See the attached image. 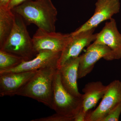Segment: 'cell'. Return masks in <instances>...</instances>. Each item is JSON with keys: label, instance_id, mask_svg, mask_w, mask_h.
<instances>
[{"label": "cell", "instance_id": "cell-6", "mask_svg": "<svg viewBox=\"0 0 121 121\" xmlns=\"http://www.w3.org/2000/svg\"><path fill=\"white\" fill-rule=\"evenodd\" d=\"M71 37L70 33L47 31L38 28L32 38L34 50L37 54L43 51L62 52Z\"/></svg>", "mask_w": 121, "mask_h": 121}, {"label": "cell", "instance_id": "cell-21", "mask_svg": "<svg viewBox=\"0 0 121 121\" xmlns=\"http://www.w3.org/2000/svg\"><path fill=\"white\" fill-rule=\"evenodd\" d=\"M11 0H0V7L8 8Z\"/></svg>", "mask_w": 121, "mask_h": 121}, {"label": "cell", "instance_id": "cell-5", "mask_svg": "<svg viewBox=\"0 0 121 121\" xmlns=\"http://www.w3.org/2000/svg\"><path fill=\"white\" fill-rule=\"evenodd\" d=\"M114 60L112 52L105 44L95 41L90 44L86 52L79 56L78 78L86 77L93 70L96 63L100 59Z\"/></svg>", "mask_w": 121, "mask_h": 121}, {"label": "cell", "instance_id": "cell-17", "mask_svg": "<svg viewBox=\"0 0 121 121\" xmlns=\"http://www.w3.org/2000/svg\"><path fill=\"white\" fill-rule=\"evenodd\" d=\"M121 114V102L113 108L101 121H118Z\"/></svg>", "mask_w": 121, "mask_h": 121}, {"label": "cell", "instance_id": "cell-10", "mask_svg": "<svg viewBox=\"0 0 121 121\" xmlns=\"http://www.w3.org/2000/svg\"><path fill=\"white\" fill-rule=\"evenodd\" d=\"M95 28L83 31L76 35H71L72 37L64 50L61 52L58 64V69L69 59L79 56L85 47L89 46L95 41L96 33Z\"/></svg>", "mask_w": 121, "mask_h": 121}, {"label": "cell", "instance_id": "cell-18", "mask_svg": "<svg viewBox=\"0 0 121 121\" xmlns=\"http://www.w3.org/2000/svg\"><path fill=\"white\" fill-rule=\"evenodd\" d=\"M31 121H73V120L69 118L56 113L51 116L33 119Z\"/></svg>", "mask_w": 121, "mask_h": 121}, {"label": "cell", "instance_id": "cell-16", "mask_svg": "<svg viewBox=\"0 0 121 121\" xmlns=\"http://www.w3.org/2000/svg\"><path fill=\"white\" fill-rule=\"evenodd\" d=\"M24 61L25 60L20 56L0 50V71L16 67Z\"/></svg>", "mask_w": 121, "mask_h": 121}, {"label": "cell", "instance_id": "cell-14", "mask_svg": "<svg viewBox=\"0 0 121 121\" xmlns=\"http://www.w3.org/2000/svg\"><path fill=\"white\" fill-rule=\"evenodd\" d=\"M107 89L100 81L91 82L87 83L82 89L84 93L82 95V110L87 113L89 111L95 107L101 98H102Z\"/></svg>", "mask_w": 121, "mask_h": 121}, {"label": "cell", "instance_id": "cell-3", "mask_svg": "<svg viewBox=\"0 0 121 121\" xmlns=\"http://www.w3.org/2000/svg\"><path fill=\"white\" fill-rule=\"evenodd\" d=\"M15 14L13 29L0 50L20 56L25 61L31 60L37 55L34 50L32 38L30 37L27 25L23 18L20 15Z\"/></svg>", "mask_w": 121, "mask_h": 121}, {"label": "cell", "instance_id": "cell-12", "mask_svg": "<svg viewBox=\"0 0 121 121\" xmlns=\"http://www.w3.org/2000/svg\"><path fill=\"white\" fill-rule=\"evenodd\" d=\"M94 41L109 47L112 52L115 60L121 59V34L113 18L106 23L101 31L96 33Z\"/></svg>", "mask_w": 121, "mask_h": 121}, {"label": "cell", "instance_id": "cell-7", "mask_svg": "<svg viewBox=\"0 0 121 121\" xmlns=\"http://www.w3.org/2000/svg\"><path fill=\"white\" fill-rule=\"evenodd\" d=\"M95 6L92 17L71 35H73L83 31L95 28L102 22L110 20L113 15L119 12L121 3L120 0H97Z\"/></svg>", "mask_w": 121, "mask_h": 121}, {"label": "cell", "instance_id": "cell-11", "mask_svg": "<svg viewBox=\"0 0 121 121\" xmlns=\"http://www.w3.org/2000/svg\"><path fill=\"white\" fill-rule=\"evenodd\" d=\"M37 71L0 74V97L17 95Z\"/></svg>", "mask_w": 121, "mask_h": 121}, {"label": "cell", "instance_id": "cell-20", "mask_svg": "<svg viewBox=\"0 0 121 121\" xmlns=\"http://www.w3.org/2000/svg\"><path fill=\"white\" fill-rule=\"evenodd\" d=\"M27 0H11L9 4L8 8L12 9L15 7Z\"/></svg>", "mask_w": 121, "mask_h": 121}, {"label": "cell", "instance_id": "cell-4", "mask_svg": "<svg viewBox=\"0 0 121 121\" xmlns=\"http://www.w3.org/2000/svg\"><path fill=\"white\" fill-rule=\"evenodd\" d=\"M82 98L74 96L65 89L58 69L53 83L52 109L74 121L76 116L82 110Z\"/></svg>", "mask_w": 121, "mask_h": 121}, {"label": "cell", "instance_id": "cell-19", "mask_svg": "<svg viewBox=\"0 0 121 121\" xmlns=\"http://www.w3.org/2000/svg\"><path fill=\"white\" fill-rule=\"evenodd\" d=\"M87 114L81 110L76 116L74 119V121H86Z\"/></svg>", "mask_w": 121, "mask_h": 121}, {"label": "cell", "instance_id": "cell-13", "mask_svg": "<svg viewBox=\"0 0 121 121\" xmlns=\"http://www.w3.org/2000/svg\"><path fill=\"white\" fill-rule=\"evenodd\" d=\"M79 56L67 60L58 69L61 82L67 91L74 96L82 98L79 91L78 85Z\"/></svg>", "mask_w": 121, "mask_h": 121}, {"label": "cell", "instance_id": "cell-1", "mask_svg": "<svg viewBox=\"0 0 121 121\" xmlns=\"http://www.w3.org/2000/svg\"><path fill=\"white\" fill-rule=\"evenodd\" d=\"M11 10L27 25L33 24L42 30L56 31L58 11L51 0H28Z\"/></svg>", "mask_w": 121, "mask_h": 121}, {"label": "cell", "instance_id": "cell-9", "mask_svg": "<svg viewBox=\"0 0 121 121\" xmlns=\"http://www.w3.org/2000/svg\"><path fill=\"white\" fill-rule=\"evenodd\" d=\"M61 53L49 51H42L32 59L24 61L17 66L12 69L0 71V74L36 71L47 67L58 68V62Z\"/></svg>", "mask_w": 121, "mask_h": 121}, {"label": "cell", "instance_id": "cell-2", "mask_svg": "<svg viewBox=\"0 0 121 121\" xmlns=\"http://www.w3.org/2000/svg\"><path fill=\"white\" fill-rule=\"evenodd\" d=\"M57 70L47 67L38 70L17 95L35 99L52 109L53 83Z\"/></svg>", "mask_w": 121, "mask_h": 121}, {"label": "cell", "instance_id": "cell-8", "mask_svg": "<svg viewBox=\"0 0 121 121\" xmlns=\"http://www.w3.org/2000/svg\"><path fill=\"white\" fill-rule=\"evenodd\" d=\"M121 102V82L115 80L107 86L101 101L94 110L89 112L86 121H101L113 108Z\"/></svg>", "mask_w": 121, "mask_h": 121}, {"label": "cell", "instance_id": "cell-15", "mask_svg": "<svg viewBox=\"0 0 121 121\" xmlns=\"http://www.w3.org/2000/svg\"><path fill=\"white\" fill-rule=\"evenodd\" d=\"M15 13L8 8L0 7V48L5 43L13 29Z\"/></svg>", "mask_w": 121, "mask_h": 121}]
</instances>
